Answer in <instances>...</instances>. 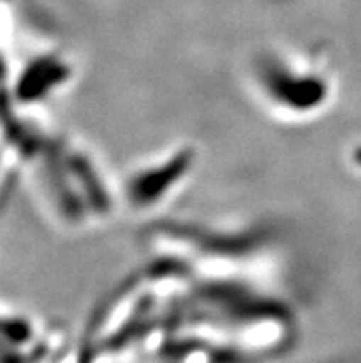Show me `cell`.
Wrapping results in <instances>:
<instances>
[{"label": "cell", "instance_id": "obj_2", "mask_svg": "<svg viewBox=\"0 0 361 363\" xmlns=\"http://www.w3.org/2000/svg\"><path fill=\"white\" fill-rule=\"evenodd\" d=\"M356 159H357V162H361V150H360V152H357V155H356Z\"/></svg>", "mask_w": 361, "mask_h": 363}, {"label": "cell", "instance_id": "obj_1", "mask_svg": "<svg viewBox=\"0 0 361 363\" xmlns=\"http://www.w3.org/2000/svg\"><path fill=\"white\" fill-rule=\"evenodd\" d=\"M260 79L271 98L289 109H311L326 94L325 83L319 76L295 72L280 65H267V69L264 65Z\"/></svg>", "mask_w": 361, "mask_h": 363}]
</instances>
